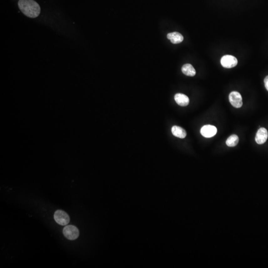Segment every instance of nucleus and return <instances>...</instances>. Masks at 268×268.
<instances>
[{
    "label": "nucleus",
    "instance_id": "obj_1",
    "mask_svg": "<svg viewBox=\"0 0 268 268\" xmlns=\"http://www.w3.org/2000/svg\"><path fill=\"white\" fill-rule=\"evenodd\" d=\"M18 6L22 13L30 18H35L40 13L39 5L34 0H19Z\"/></svg>",
    "mask_w": 268,
    "mask_h": 268
},
{
    "label": "nucleus",
    "instance_id": "obj_2",
    "mask_svg": "<svg viewBox=\"0 0 268 268\" xmlns=\"http://www.w3.org/2000/svg\"><path fill=\"white\" fill-rule=\"evenodd\" d=\"M64 235L71 240H76L79 236V230L76 226L73 225H67L64 228Z\"/></svg>",
    "mask_w": 268,
    "mask_h": 268
},
{
    "label": "nucleus",
    "instance_id": "obj_3",
    "mask_svg": "<svg viewBox=\"0 0 268 268\" xmlns=\"http://www.w3.org/2000/svg\"><path fill=\"white\" fill-rule=\"evenodd\" d=\"M54 219L57 224L61 225H66L69 223L70 217L68 214L62 210H57L54 213Z\"/></svg>",
    "mask_w": 268,
    "mask_h": 268
},
{
    "label": "nucleus",
    "instance_id": "obj_4",
    "mask_svg": "<svg viewBox=\"0 0 268 268\" xmlns=\"http://www.w3.org/2000/svg\"><path fill=\"white\" fill-rule=\"evenodd\" d=\"M220 63L224 68L230 69L235 67L238 64V61L232 55H226L221 58Z\"/></svg>",
    "mask_w": 268,
    "mask_h": 268
},
{
    "label": "nucleus",
    "instance_id": "obj_5",
    "mask_svg": "<svg viewBox=\"0 0 268 268\" xmlns=\"http://www.w3.org/2000/svg\"><path fill=\"white\" fill-rule=\"evenodd\" d=\"M230 102L234 107L240 108L242 106V98L241 95L237 91H232L229 95Z\"/></svg>",
    "mask_w": 268,
    "mask_h": 268
},
{
    "label": "nucleus",
    "instance_id": "obj_6",
    "mask_svg": "<svg viewBox=\"0 0 268 268\" xmlns=\"http://www.w3.org/2000/svg\"><path fill=\"white\" fill-rule=\"evenodd\" d=\"M217 133V129L215 126L210 125L204 126L201 128V134L205 138H211L215 135Z\"/></svg>",
    "mask_w": 268,
    "mask_h": 268
},
{
    "label": "nucleus",
    "instance_id": "obj_7",
    "mask_svg": "<svg viewBox=\"0 0 268 268\" xmlns=\"http://www.w3.org/2000/svg\"><path fill=\"white\" fill-rule=\"evenodd\" d=\"M268 133L265 128H261L258 130L255 137V141L258 144L262 145L266 142L268 139Z\"/></svg>",
    "mask_w": 268,
    "mask_h": 268
},
{
    "label": "nucleus",
    "instance_id": "obj_8",
    "mask_svg": "<svg viewBox=\"0 0 268 268\" xmlns=\"http://www.w3.org/2000/svg\"><path fill=\"white\" fill-rule=\"evenodd\" d=\"M174 100L177 104L181 106H186L189 103V98L184 94H176L175 95Z\"/></svg>",
    "mask_w": 268,
    "mask_h": 268
},
{
    "label": "nucleus",
    "instance_id": "obj_9",
    "mask_svg": "<svg viewBox=\"0 0 268 268\" xmlns=\"http://www.w3.org/2000/svg\"><path fill=\"white\" fill-rule=\"evenodd\" d=\"M167 37L168 39L170 40L171 43H173V44H178L181 43L184 39L183 35L177 32L169 33L167 35Z\"/></svg>",
    "mask_w": 268,
    "mask_h": 268
},
{
    "label": "nucleus",
    "instance_id": "obj_10",
    "mask_svg": "<svg viewBox=\"0 0 268 268\" xmlns=\"http://www.w3.org/2000/svg\"><path fill=\"white\" fill-rule=\"evenodd\" d=\"M171 132L174 136L180 139H184L187 135L186 131L179 126H173L171 129Z\"/></svg>",
    "mask_w": 268,
    "mask_h": 268
},
{
    "label": "nucleus",
    "instance_id": "obj_11",
    "mask_svg": "<svg viewBox=\"0 0 268 268\" xmlns=\"http://www.w3.org/2000/svg\"><path fill=\"white\" fill-rule=\"evenodd\" d=\"M182 72L184 74L189 77H193L196 75V71L191 64H186L182 67Z\"/></svg>",
    "mask_w": 268,
    "mask_h": 268
},
{
    "label": "nucleus",
    "instance_id": "obj_12",
    "mask_svg": "<svg viewBox=\"0 0 268 268\" xmlns=\"http://www.w3.org/2000/svg\"><path fill=\"white\" fill-rule=\"evenodd\" d=\"M238 142H239L238 137L236 135H232L230 136L226 140V144L228 147H234L238 144Z\"/></svg>",
    "mask_w": 268,
    "mask_h": 268
},
{
    "label": "nucleus",
    "instance_id": "obj_13",
    "mask_svg": "<svg viewBox=\"0 0 268 268\" xmlns=\"http://www.w3.org/2000/svg\"><path fill=\"white\" fill-rule=\"evenodd\" d=\"M264 84L266 90L268 91V75H267V77L265 78Z\"/></svg>",
    "mask_w": 268,
    "mask_h": 268
}]
</instances>
